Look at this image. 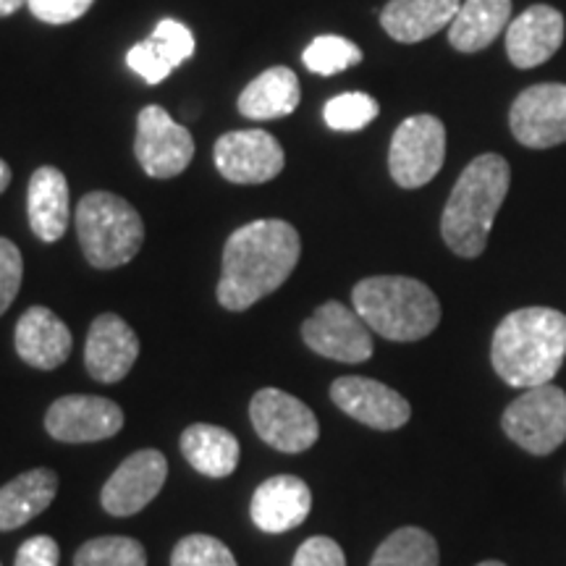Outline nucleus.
Wrapping results in <instances>:
<instances>
[{"mask_svg":"<svg viewBox=\"0 0 566 566\" xmlns=\"http://www.w3.org/2000/svg\"><path fill=\"white\" fill-rule=\"evenodd\" d=\"M512 0H464L449 24V42L459 53H480L506 30Z\"/></svg>","mask_w":566,"mask_h":566,"instance_id":"obj_26","label":"nucleus"},{"mask_svg":"<svg viewBox=\"0 0 566 566\" xmlns=\"http://www.w3.org/2000/svg\"><path fill=\"white\" fill-rule=\"evenodd\" d=\"M566 34L564 13L537 3L516 17L506 30V53L516 69H535L554 59Z\"/></svg>","mask_w":566,"mask_h":566,"instance_id":"obj_17","label":"nucleus"},{"mask_svg":"<svg viewBox=\"0 0 566 566\" xmlns=\"http://www.w3.org/2000/svg\"><path fill=\"white\" fill-rule=\"evenodd\" d=\"M95 0H27L32 17L45 24H69L82 19L92 9Z\"/></svg>","mask_w":566,"mask_h":566,"instance_id":"obj_33","label":"nucleus"},{"mask_svg":"<svg viewBox=\"0 0 566 566\" xmlns=\"http://www.w3.org/2000/svg\"><path fill=\"white\" fill-rule=\"evenodd\" d=\"M313 512V491L296 475H275L265 480L252 495V522L263 533H289L300 527Z\"/></svg>","mask_w":566,"mask_h":566,"instance_id":"obj_18","label":"nucleus"},{"mask_svg":"<svg viewBox=\"0 0 566 566\" xmlns=\"http://www.w3.org/2000/svg\"><path fill=\"white\" fill-rule=\"evenodd\" d=\"M59 475L45 467L21 472L11 483L0 488V533L24 527L55 501Z\"/></svg>","mask_w":566,"mask_h":566,"instance_id":"obj_23","label":"nucleus"},{"mask_svg":"<svg viewBox=\"0 0 566 566\" xmlns=\"http://www.w3.org/2000/svg\"><path fill=\"white\" fill-rule=\"evenodd\" d=\"M292 566H346V558L334 537L315 535L302 543Z\"/></svg>","mask_w":566,"mask_h":566,"instance_id":"obj_34","label":"nucleus"},{"mask_svg":"<svg viewBox=\"0 0 566 566\" xmlns=\"http://www.w3.org/2000/svg\"><path fill=\"white\" fill-rule=\"evenodd\" d=\"M462 0H391L380 11V24L396 42H422L454 21Z\"/></svg>","mask_w":566,"mask_h":566,"instance_id":"obj_22","label":"nucleus"},{"mask_svg":"<svg viewBox=\"0 0 566 566\" xmlns=\"http://www.w3.org/2000/svg\"><path fill=\"white\" fill-rule=\"evenodd\" d=\"M74 566H147L145 546L134 537L105 535L76 551Z\"/></svg>","mask_w":566,"mask_h":566,"instance_id":"obj_28","label":"nucleus"},{"mask_svg":"<svg viewBox=\"0 0 566 566\" xmlns=\"http://www.w3.org/2000/svg\"><path fill=\"white\" fill-rule=\"evenodd\" d=\"M478 566H506V564H501V562H483V564H478Z\"/></svg>","mask_w":566,"mask_h":566,"instance_id":"obj_38","label":"nucleus"},{"mask_svg":"<svg viewBox=\"0 0 566 566\" xmlns=\"http://www.w3.org/2000/svg\"><path fill=\"white\" fill-rule=\"evenodd\" d=\"M509 126L520 145L533 150L566 142V84H535L516 97L509 111Z\"/></svg>","mask_w":566,"mask_h":566,"instance_id":"obj_12","label":"nucleus"},{"mask_svg":"<svg viewBox=\"0 0 566 566\" xmlns=\"http://www.w3.org/2000/svg\"><path fill=\"white\" fill-rule=\"evenodd\" d=\"M378 113L380 108L375 103V97L365 95V92H344V95L331 97L323 108L325 124L334 132L365 129L367 124L378 118Z\"/></svg>","mask_w":566,"mask_h":566,"instance_id":"obj_30","label":"nucleus"},{"mask_svg":"<svg viewBox=\"0 0 566 566\" xmlns=\"http://www.w3.org/2000/svg\"><path fill=\"white\" fill-rule=\"evenodd\" d=\"M250 417L254 433L283 454H302L321 438V424L313 409L279 388H263L254 394Z\"/></svg>","mask_w":566,"mask_h":566,"instance_id":"obj_8","label":"nucleus"},{"mask_svg":"<svg viewBox=\"0 0 566 566\" xmlns=\"http://www.w3.org/2000/svg\"><path fill=\"white\" fill-rule=\"evenodd\" d=\"M302 338L321 357L336 363H365L373 357V336L367 323L342 302H325L302 325Z\"/></svg>","mask_w":566,"mask_h":566,"instance_id":"obj_10","label":"nucleus"},{"mask_svg":"<svg viewBox=\"0 0 566 566\" xmlns=\"http://www.w3.org/2000/svg\"><path fill=\"white\" fill-rule=\"evenodd\" d=\"M195 53V34L187 24L174 19H163L155 32L145 42H137L126 63L134 74H139L147 84H160L171 76L174 69H179L184 61L192 59Z\"/></svg>","mask_w":566,"mask_h":566,"instance_id":"obj_19","label":"nucleus"},{"mask_svg":"<svg viewBox=\"0 0 566 566\" xmlns=\"http://www.w3.org/2000/svg\"><path fill=\"white\" fill-rule=\"evenodd\" d=\"M21 275H24V260H21L19 247L0 237V315L17 300Z\"/></svg>","mask_w":566,"mask_h":566,"instance_id":"obj_32","label":"nucleus"},{"mask_svg":"<svg viewBox=\"0 0 566 566\" xmlns=\"http://www.w3.org/2000/svg\"><path fill=\"white\" fill-rule=\"evenodd\" d=\"M13 344L27 365L38 370H55L69 359L74 338H71L69 325L53 310L30 307L19 317Z\"/></svg>","mask_w":566,"mask_h":566,"instance_id":"obj_20","label":"nucleus"},{"mask_svg":"<svg viewBox=\"0 0 566 566\" xmlns=\"http://www.w3.org/2000/svg\"><path fill=\"white\" fill-rule=\"evenodd\" d=\"M359 61H363V51L352 40L336 38V34H323L304 51V66L317 76L342 74V71L357 66Z\"/></svg>","mask_w":566,"mask_h":566,"instance_id":"obj_29","label":"nucleus"},{"mask_svg":"<svg viewBox=\"0 0 566 566\" xmlns=\"http://www.w3.org/2000/svg\"><path fill=\"white\" fill-rule=\"evenodd\" d=\"M27 212L34 237L53 244L66 233L71 205H69V181L59 168L42 166L32 174L30 189H27Z\"/></svg>","mask_w":566,"mask_h":566,"instance_id":"obj_21","label":"nucleus"},{"mask_svg":"<svg viewBox=\"0 0 566 566\" xmlns=\"http://www.w3.org/2000/svg\"><path fill=\"white\" fill-rule=\"evenodd\" d=\"M168 462L160 451L142 449L126 457L122 467L103 485L101 504L113 516H132L145 509L163 491Z\"/></svg>","mask_w":566,"mask_h":566,"instance_id":"obj_15","label":"nucleus"},{"mask_svg":"<svg viewBox=\"0 0 566 566\" xmlns=\"http://www.w3.org/2000/svg\"><path fill=\"white\" fill-rule=\"evenodd\" d=\"M566 357V315L551 307H525L495 328L491 359L514 388H537L556 378Z\"/></svg>","mask_w":566,"mask_h":566,"instance_id":"obj_2","label":"nucleus"},{"mask_svg":"<svg viewBox=\"0 0 566 566\" xmlns=\"http://www.w3.org/2000/svg\"><path fill=\"white\" fill-rule=\"evenodd\" d=\"M302 90L292 69L273 66L250 82L239 95V113L252 122H271L296 111Z\"/></svg>","mask_w":566,"mask_h":566,"instance_id":"obj_25","label":"nucleus"},{"mask_svg":"<svg viewBox=\"0 0 566 566\" xmlns=\"http://www.w3.org/2000/svg\"><path fill=\"white\" fill-rule=\"evenodd\" d=\"M512 168L501 155H480L464 168L451 189L441 216V233L459 258H480L485 252L493 221L506 200Z\"/></svg>","mask_w":566,"mask_h":566,"instance_id":"obj_3","label":"nucleus"},{"mask_svg":"<svg viewBox=\"0 0 566 566\" xmlns=\"http://www.w3.org/2000/svg\"><path fill=\"white\" fill-rule=\"evenodd\" d=\"M171 566H239L231 548L212 535H189L171 554Z\"/></svg>","mask_w":566,"mask_h":566,"instance_id":"obj_31","label":"nucleus"},{"mask_svg":"<svg viewBox=\"0 0 566 566\" xmlns=\"http://www.w3.org/2000/svg\"><path fill=\"white\" fill-rule=\"evenodd\" d=\"M354 313L388 342H420L441 323L433 289L407 275H373L352 292Z\"/></svg>","mask_w":566,"mask_h":566,"instance_id":"obj_4","label":"nucleus"},{"mask_svg":"<svg viewBox=\"0 0 566 566\" xmlns=\"http://www.w3.org/2000/svg\"><path fill=\"white\" fill-rule=\"evenodd\" d=\"M446 160V126L441 118L412 116L399 124L391 150H388V171L391 179L405 189H420L433 181Z\"/></svg>","mask_w":566,"mask_h":566,"instance_id":"obj_7","label":"nucleus"},{"mask_svg":"<svg viewBox=\"0 0 566 566\" xmlns=\"http://www.w3.org/2000/svg\"><path fill=\"white\" fill-rule=\"evenodd\" d=\"M331 399L352 420L375 430H399L412 417L409 401L394 388L363 375H346L331 386Z\"/></svg>","mask_w":566,"mask_h":566,"instance_id":"obj_14","label":"nucleus"},{"mask_svg":"<svg viewBox=\"0 0 566 566\" xmlns=\"http://www.w3.org/2000/svg\"><path fill=\"white\" fill-rule=\"evenodd\" d=\"M137 357L139 338L124 317L105 313L92 321L84 344V365L92 378L101 384H118L129 375Z\"/></svg>","mask_w":566,"mask_h":566,"instance_id":"obj_16","label":"nucleus"},{"mask_svg":"<svg viewBox=\"0 0 566 566\" xmlns=\"http://www.w3.org/2000/svg\"><path fill=\"white\" fill-rule=\"evenodd\" d=\"M9 184H11V168L6 166V160H0V195L9 189Z\"/></svg>","mask_w":566,"mask_h":566,"instance_id":"obj_37","label":"nucleus"},{"mask_svg":"<svg viewBox=\"0 0 566 566\" xmlns=\"http://www.w3.org/2000/svg\"><path fill=\"white\" fill-rule=\"evenodd\" d=\"M504 433L535 457H546L566 441V394L558 386L527 388L506 407Z\"/></svg>","mask_w":566,"mask_h":566,"instance_id":"obj_6","label":"nucleus"},{"mask_svg":"<svg viewBox=\"0 0 566 566\" xmlns=\"http://www.w3.org/2000/svg\"><path fill=\"white\" fill-rule=\"evenodd\" d=\"M124 428V409L105 396H61L45 415V430L63 443H95Z\"/></svg>","mask_w":566,"mask_h":566,"instance_id":"obj_13","label":"nucleus"},{"mask_svg":"<svg viewBox=\"0 0 566 566\" xmlns=\"http://www.w3.org/2000/svg\"><path fill=\"white\" fill-rule=\"evenodd\" d=\"M181 454L200 475L221 480L237 470L242 449H239L237 436L226 428L197 422L181 433Z\"/></svg>","mask_w":566,"mask_h":566,"instance_id":"obj_24","label":"nucleus"},{"mask_svg":"<svg viewBox=\"0 0 566 566\" xmlns=\"http://www.w3.org/2000/svg\"><path fill=\"white\" fill-rule=\"evenodd\" d=\"M137 153L139 166L153 179H174L184 174L195 158V139L187 126L176 124L160 105H147L137 118Z\"/></svg>","mask_w":566,"mask_h":566,"instance_id":"obj_9","label":"nucleus"},{"mask_svg":"<svg viewBox=\"0 0 566 566\" xmlns=\"http://www.w3.org/2000/svg\"><path fill=\"white\" fill-rule=\"evenodd\" d=\"M302 242L292 223L252 221L237 229L223 247V271L218 302L231 313H242L286 283L300 263Z\"/></svg>","mask_w":566,"mask_h":566,"instance_id":"obj_1","label":"nucleus"},{"mask_svg":"<svg viewBox=\"0 0 566 566\" xmlns=\"http://www.w3.org/2000/svg\"><path fill=\"white\" fill-rule=\"evenodd\" d=\"M76 233L84 258L97 271L132 263L145 242V223L124 197L90 192L76 205Z\"/></svg>","mask_w":566,"mask_h":566,"instance_id":"obj_5","label":"nucleus"},{"mask_svg":"<svg viewBox=\"0 0 566 566\" xmlns=\"http://www.w3.org/2000/svg\"><path fill=\"white\" fill-rule=\"evenodd\" d=\"M283 166V147L263 129L229 132L216 142V168L231 184H265L275 179Z\"/></svg>","mask_w":566,"mask_h":566,"instance_id":"obj_11","label":"nucleus"},{"mask_svg":"<svg viewBox=\"0 0 566 566\" xmlns=\"http://www.w3.org/2000/svg\"><path fill=\"white\" fill-rule=\"evenodd\" d=\"M59 558H61V551L53 537L34 535L27 543H21L13 566H59Z\"/></svg>","mask_w":566,"mask_h":566,"instance_id":"obj_35","label":"nucleus"},{"mask_svg":"<svg viewBox=\"0 0 566 566\" xmlns=\"http://www.w3.org/2000/svg\"><path fill=\"white\" fill-rule=\"evenodd\" d=\"M24 3H27V0H0V19L17 13Z\"/></svg>","mask_w":566,"mask_h":566,"instance_id":"obj_36","label":"nucleus"},{"mask_svg":"<svg viewBox=\"0 0 566 566\" xmlns=\"http://www.w3.org/2000/svg\"><path fill=\"white\" fill-rule=\"evenodd\" d=\"M370 566H438V543L420 527H401L380 543Z\"/></svg>","mask_w":566,"mask_h":566,"instance_id":"obj_27","label":"nucleus"}]
</instances>
